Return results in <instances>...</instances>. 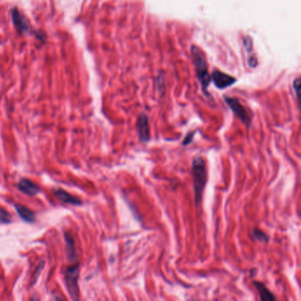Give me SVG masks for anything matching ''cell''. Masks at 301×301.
I'll return each mask as SVG.
<instances>
[{"instance_id":"obj_1","label":"cell","mask_w":301,"mask_h":301,"mask_svg":"<svg viewBox=\"0 0 301 301\" xmlns=\"http://www.w3.org/2000/svg\"><path fill=\"white\" fill-rule=\"evenodd\" d=\"M192 176L195 192V204L196 207H198L202 203L203 192L208 183L207 164L203 157H196L193 158L192 164Z\"/></svg>"},{"instance_id":"obj_2","label":"cell","mask_w":301,"mask_h":301,"mask_svg":"<svg viewBox=\"0 0 301 301\" xmlns=\"http://www.w3.org/2000/svg\"><path fill=\"white\" fill-rule=\"evenodd\" d=\"M191 53H192L195 68H196L197 79H198L199 82L201 83L203 93L205 94L206 96H208V85L210 83V80H211V76L208 73L205 55L202 50L196 45H192L191 47Z\"/></svg>"},{"instance_id":"obj_3","label":"cell","mask_w":301,"mask_h":301,"mask_svg":"<svg viewBox=\"0 0 301 301\" xmlns=\"http://www.w3.org/2000/svg\"><path fill=\"white\" fill-rule=\"evenodd\" d=\"M79 275H80V265L75 264L68 267L64 273V285L67 286L71 298L74 300L80 298V289H79Z\"/></svg>"},{"instance_id":"obj_4","label":"cell","mask_w":301,"mask_h":301,"mask_svg":"<svg viewBox=\"0 0 301 301\" xmlns=\"http://www.w3.org/2000/svg\"><path fill=\"white\" fill-rule=\"evenodd\" d=\"M224 100H225L226 104L229 106V108L231 110V112H233L234 115L236 116L238 119L243 123L244 125H247V127L249 128L251 122H252V118H251L248 111L240 102V100L235 98V97H230V96H224Z\"/></svg>"},{"instance_id":"obj_5","label":"cell","mask_w":301,"mask_h":301,"mask_svg":"<svg viewBox=\"0 0 301 301\" xmlns=\"http://www.w3.org/2000/svg\"><path fill=\"white\" fill-rule=\"evenodd\" d=\"M138 136L141 142L146 143L150 140V129H149V123L148 118L144 113H141L138 117L137 123H136Z\"/></svg>"},{"instance_id":"obj_6","label":"cell","mask_w":301,"mask_h":301,"mask_svg":"<svg viewBox=\"0 0 301 301\" xmlns=\"http://www.w3.org/2000/svg\"><path fill=\"white\" fill-rule=\"evenodd\" d=\"M211 78L215 86L219 90H224V89L232 86L237 81V80L231 75L224 74V73H222L220 71L218 70H215L212 73Z\"/></svg>"},{"instance_id":"obj_7","label":"cell","mask_w":301,"mask_h":301,"mask_svg":"<svg viewBox=\"0 0 301 301\" xmlns=\"http://www.w3.org/2000/svg\"><path fill=\"white\" fill-rule=\"evenodd\" d=\"M64 241L67 244V257H68V262L72 263H76L79 258L78 255L77 249L75 246L74 238L68 232H64Z\"/></svg>"},{"instance_id":"obj_8","label":"cell","mask_w":301,"mask_h":301,"mask_svg":"<svg viewBox=\"0 0 301 301\" xmlns=\"http://www.w3.org/2000/svg\"><path fill=\"white\" fill-rule=\"evenodd\" d=\"M53 193H54L55 197L58 199V201L67 203V204H71V205L74 206H79L82 204V202L80 201V199L72 196L69 192L64 191V190L60 189V188L53 190Z\"/></svg>"},{"instance_id":"obj_9","label":"cell","mask_w":301,"mask_h":301,"mask_svg":"<svg viewBox=\"0 0 301 301\" xmlns=\"http://www.w3.org/2000/svg\"><path fill=\"white\" fill-rule=\"evenodd\" d=\"M18 188L20 192L29 196H35L40 192L39 186L28 179H23V180H19L18 183Z\"/></svg>"},{"instance_id":"obj_10","label":"cell","mask_w":301,"mask_h":301,"mask_svg":"<svg viewBox=\"0 0 301 301\" xmlns=\"http://www.w3.org/2000/svg\"><path fill=\"white\" fill-rule=\"evenodd\" d=\"M12 18H13V24H14L17 30L23 33L28 31L29 25L27 23L26 19L16 8H13L12 10Z\"/></svg>"},{"instance_id":"obj_11","label":"cell","mask_w":301,"mask_h":301,"mask_svg":"<svg viewBox=\"0 0 301 301\" xmlns=\"http://www.w3.org/2000/svg\"><path fill=\"white\" fill-rule=\"evenodd\" d=\"M14 208L16 209L19 218H22L23 220L27 223H31V224L35 223L36 218H35V213L32 210H30L25 206L20 205V204H15Z\"/></svg>"},{"instance_id":"obj_12","label":"cell","mask_w":301,"mask_h":301,"mask_svg":"<svg viewBox=\"0 0 301 301\" xmlns=\"http://www.w3.org/2000/svg\"><path fill=\"white\" fill-rule=\"evenodd\" d=\"M244 47L247 51L248 54V64L251 68H255L257 66V58H255V55L253 53V42L252 39L248 36H245L243 38Z\"/></svg>"},{"instance_id":"obj_13","label":"cell","mask_w":301,"mask_h":301,"mask_svg":"<svg viewBox=\"0 0 301 301\" xmlns=\"http://www.w3.org/2000/svg\"><path fill=\"white\" fill-rule=\"evenodd\" d=\"M254 287L256 288L257 291L259 292L260 298L262 300H275V295L267 288L266 285L261 282H253Z\"/></svg>"},{"instance_id":"obj_14","label":"cell","mask_w":301,"mask_h":301,"mask_svg":"<svg viewBox=\"0 0 301 301\" xmlns=\"http://www.w3.org/2000/svg\"><path fill=\"white\" fill-rule=\"evenodd\" d=\"M252 236H253V240L260 241V242H263V243H268L269 241V236L267 235L266 232H264L260 229H257V228H253Z\"/></svg>"},{"instance_id":"obj_15","label":"cell","mask_w":301,"mask_h":301,"mask_svg":"<svg viewBox=\"0 0 301 301\" xmlns=\"http://www.w3.org/2000/svg\"><path fill=\"white\" fill-rule=\"evenodd\" d=\"M0 220L5 224H7V223L11 222V216H10L9 213L5 211L4 209H1V208H0Z\"/></svg>"},{"instance_id":"obj_16","label":"cell","mask_w":301,"mask_h":301,"mask_svg":"<svg viewBox=\"0 0 301 301\" xmlns=\"http://www.w3.org/2000/svg\"><path fill=\"white\" fill-rule=\"evenodd\" d=\"M42 264H44V263H40V265H39L38 268H37V272H36V270H35V274H34V276H33V282L31 283V285H34V284L35 283V281H37V278H38V276L40 275V273H41V271H42Z\"/></svg>"},{"instance_id":"obj_17","label":"cell","mask_w":301,"mask_h":301,"mask_svg":"<svg viewBox=\"0 0 301 301\" xmlns=\"http://www.w3.org/2000/svg\"><path fill=\"white\" fill-rule=\"evenodd\" d=\"M195 132H192V133H190L188 135H186V138H185V140L183 141V145L184 146H186V145H188L191 143L192 141V138H193V135H195Z\"/></svg>"},{"instance_id":"obj_18","label":"cell","mask_w":301,"mask_h":301,"mask_svg":"<svg viewBox=\"0 0 301 301\" xmlns=\"http://www.w3.org/2000/svg\"><path fill=\"white\" fill-rule=\"evenodd\" d=\"M292 85H293V90H294L296 96H298V91H299V87H300V79H299V78H297V79L293 81V84H292Z\"/></svg>"}]
</instances>
